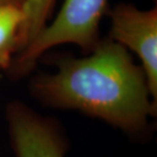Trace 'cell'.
I'll use <instances>...</instances> for the list:
<instances>
[{
    "mask_svg": "<svg viewBox=\"0 0 157 157\" xmlns=\"http://www.w3.org/2000/svg\"><path fill=\"white\" fill-rule=\"evenodd\" d=\"M48 60L56 71L34 75L28 86L41 105L78 111L135 140L150 135L149 119L156 117L157 102L150 95L144 70L124 46L100 39L86 56L60 52Z\"/></svg>",
    "mask_w": 157,
    "mask_h": 157,
    "instance_id": "1",
    "label": "cell"
},
{
    "mask_svg": "<svg viewBox=\"0 0 157 157\" xmlns=\"http://www.w3.org/2000/svg\"><path fill=\"white\" fill-rule=\"evenodd\" d=\"M106 12L107 0H64L54 20L14 56L6 76L12 82L28 77L48 50L63 44L91 52L100 40V21Z\"/></svg>",
    "mask_w": 157,
    "mask_h": 157,
    "instance_id": "2",
    "label": "cell"
},
{
    "mask_svg": "<svg viewBox=\"0 0 157 157\" xmlns=\"http://www.w3.org/2000/svg\"><path fill=\"white\" fill-rule=\"evenodd\" d=\"M9 143L14 157H65L70 141L62 124L40 114L21 100L4 110Z\"/></svg>",
    "mask_w": 157,
    "mask_h": 157,
    "instance_id": "3",
    "label": "cell"
},
{
    "mask_svg": "<svg viewBox=\"0 0 157 157\" xmlns=\"http://www.w3.org/2000/svg\"><path fill=\"white\" fill-rule=\"evenodd\" d=\"M109 17L108 38L139 57L150 95L157 102V7L144 10L121 2L109 11Z\"/></svg>",
    "mask_w": 157,
    "mask_h": 157,
    "instance_id": "4",
    "label": "cell"
},
{
    "mask_svg": "<svg viewBox=\"0 0 157 157\" xmlns=\"http://www.w3.org/2000/svg\"><path fill=\"white\" fill-rule=\"evenodd\" d=\"M24 20L23 7L0 5V71L4 73L18 51V35Z\"/></svg>",
    "mask_w": 157,
    "mask_h": 157,
    "instance_id": "5",
    "label": "cell"
},
{
    "mask_svg": "<svg viewBox=\"0 0 157 157\" xmlns=\"http://www.w3.org/2000/svg\"><path fill=\"white\" fill-rule=\"evenodd\" d=\"M55 0H28L24 5V23L18 35V51L32 42L33 39L48 24Z\"/></svg>",
    "mask_w": 157,
    "mask_h": 157,
    "instance_id": "6",
    "label": "cell"
},
{
    "mask_svg": "<svg viewBox=\"0 0 157 157\" xmlns=\"http://www.w3.org/2000/svg\"><path fill=\"white\" fill-rule=\"evenodd\" d=\"M28 0H0V5H5V4H11L18 6V7H24V5L26 4Z\"/></svg>",
    "mask_w": 157,
    "mask_h": 157,
    "instance_id": "7",
    "label": "cell"
}]
</instances>
